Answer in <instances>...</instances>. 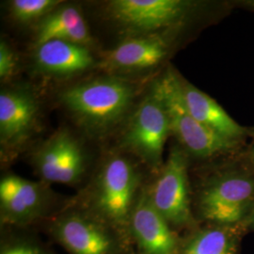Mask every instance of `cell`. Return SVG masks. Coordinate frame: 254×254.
Segmentation results:
<instances>
[{"label": "cell", "mask_w": 254, "mask_h": 254, "mask_svg": "<svg viewBox=\"0 0 254 254\" xmlns=\"http://www.w3.org/2000/svg\"><path fill=\"white\" fill-rule=\"evenodd\" d=\"M141 179L136 165L129 159L120 155L110 157L95 177L85 208L129 237L131 215L143 189Z\"/></svg>", "instance_id": "cell-1"}, {"label": "cell", "mask_w": 254, "mask_h": 254, "mask_svg": "<svg viewBox=\"0 0 254 254\" xmlns=\"http://www.w3.org/2000/svg\"><path fill=\"white\" fill-rule=\"evenodd\" d=\"M133 97L130 84L107 77L65 90L61 102L84 128L92 133H104L125 117Z\"/></svg>", "instance_id": "cell-2"}, {"label": "cell", "mask_w": 254, "mask_h": 254, "mask_svg": "<svg viewBox=\"0 0 254 254\" xmlns=\"http://www.w3.org/2000/svg\"><path fill=\"white\" fill-rule=\"evenodd\" d=\"M151 93L162 105L171 132L195 157H213L236 146V141L218 136L193 117L184 96L182 79L171 68L154 81Z\"/></svg>", "instance_id": "cell-3"}, {"label": "cell", "mask_w": 254, "mask_h": 254, "mask_svg": "<svg viewBox=\"0 0 254 254\" xmlns=\"http://www.w3.org/2000/svg\"><path fill=\"white\" fill-rule=\"evenodd\" d=\"M254 207V173L227 170L209 176L196 198L199 223H244Z\"/></svg>", "instance_id": "cell-4"}, {"label": "cell", "mask_w": 254, "mask_h": 254, "mask_svg": "<svg viewBox=\"0 0 254 254\" xmlns=\"http://www.w3.org/2000/svg\"><path fill=\"white\" fill-rule=\"evenodd\" d=\"M48 232L69 254H125L132 246L129 237L86 208L58 214Z\"/></svg>", "instance_id": "cell-5"}, {"label": "cell", "mask_w": 254, "mask_h": 254, "mask_svg": "<svg viewBox=\"0 0 254 254\" xmlns=\"http://www.w3.org/2000/svg\"><path fill=\"white\" fill-rule=\"evenodd\" d=\"M153 186L148 188L150 200L178 234L199 226L191 204L188 160L184 152L174 148L158 172Z\"/></svg>", "instance_id": "cell-6"}, {"label": "cell", "mask_w": 254, "mask_h": 254, "mask_svg": "<svg viewBox=\"0 0 254 254\" xmlns=\"http://www.w3.org/2000/svg\"><path fill=\"white\" fill-rule=\"evenodd\" d=\"M170 130L162 105L152 93L137 107L123 137V146L155 171L163 167V152Z\"/></svg>", "instance_id": "cell-7"}, {"label": "cell", "mask_w": 254, "mask_h": 254, "mask_svg": "<svg viewBox=\"0 0 254 254\" xmlns=\"http://www.w3.org/2000/svg\"><path fill=\"white\" fill-rule=\"evenodd\" d=\"M46 187L14 174L0 181V215L3 225L26 227L47 218L52 205Z\"/></svg>", "instance_id": "cell-8"}, {"label": "cell", "mask_w": 254, "mask_h": 254, "mask_svg": "<svg viewBox=\"0 0 254 254\" xmlns=\"http://www.w3.org/2000/svg\"><path fill=\"white\" fill-rule=\"evenodd\" d=\"M32 162L38 175L46 183L75 185L87 170L81 146L65 130L48 138L33 154Z\"/></svg>", "instance_id": "cell-9"}, {"label": "cell", "mask_w": 254, "mask_h": 254, "mask_svg": "<svg viewBox=\"0 0 254 254\" xmlns=\"http://www.w3.org/2000/svg\"><path fill=\"white\" fill-rule=\"evenodd\" d=\"M129 237L138 254H178L181 235L174 231L150 200L148 188L140 192L132 212Z\"/></svg>", "instance_id": "cell-10"}, {"label": "cell", "mask_w": 254, "mask_h": 254, "mask_svg": "<svg viewBox=\"0 0 254 254\" xmlns=\"http://www.w3.org/2000/svg\"><path fill=\"white\" fill-rule=\"evenodd\" d=\"M187 7L180 0H115L110 2L109 11L128 29L150 32L177 22Z\"/></svg>", "instance_id": "cell-11"}, {"label": "cell", "mask_w": 254, "mask_h": 254, "mask_svg": "<svg viewBox=\"0 0 254 254\" xmlns=\"http://www.w3.org/2000/svg\"><path fill=\"white\" fill-rule=\"evenodd\" d=\"M38 104L32 93L10 90L0 93V139L2 145L22 143L34 127Z\"/></svg>", "instance_id": "cell-12"}, {"label": "cell", "mask_w": 254, "mask_h": 254, "mask_svg": "<svg viewBox=\"0 0 254 254\" xmlns=\"http://www.w3.org/2000/svg\"><path fill=\"white\" fill-rule=\"evenodd\" d=\"M248 234L244 223H200L198 227L181 235L178 254H240L243 238Z\"/></svg>", "instance_id": "cell-13"}, {"label": "cell", "mask_w": 254, "mask_h": 254, "mask_svg": "<svg viewBox=\"0 0 254 254\" xmlns=\"http://www.w3.org/2000/svg\"><path fill=\"white\" fill-rule=\"evenodd\" d=\"M35 63L44 73L65 76L89 69L94 61L86 46L52 40L36 47Z\"/></svg>", "instance_id": "cell-14"}, {"label": "cell", "mask_w": 254, "mask_h": 254, "mask_svg": "<svg viewBox=\"0 0 254 254\" xmlns=\"http://www.w3.org/2000/svg\"><path fill=\"white\" fill-rule=\"evenodd\" d=\"M167 55V45L158 36L131 38L105 56V64L113 69L141 70L156 66Z\"/></svg>", "instance_id": "cell-15"}, {"label": "cell", "mask_w": 254, "mask_h": 254, "mask_svg": "<svg viewBox=\"0 0 254 254\" xmlns=\"http://www.w3.org/2000/svg\"><path fill=\"white\" fill-rule=\"evenodd\" d=\"M182 86L188 108L193 117L202 126L218 136L234 141L245 135V128L231 118L208 94L185 80H182Z\"/></svg>", "instance_id": "cell-16"}, {"label": "cell", "mask_w": 254, "mask_h": 254, "mask_svg": "<svg viewBox=\"0 0 254 254\" xmlns=\"http://www.w3.org/2000/svg\"><path fill=\"white\" fill-rule=\"evenodd\" d=\"M52 40H60L88 47L92 44L91 33L79 9L63 6L46 16L37 29L36 47Z\"/></svg>", "instance_id": "cell-17"}, {"label": "cell", "mask_w": 254, "mask_h": 254, "mask_svg": "<svg viewBox=\"0 0 254 254\" xmlns=\"http://www.w3.org/2000/svg\"><path fill=\"white\" fill-rule=\"evenodd\" d=\"M62 3L59 0H13L10 2L12 17L22 23L46 17Z\"/></svg>", "instance_id": "cell-18"}, {"label": "cell", "mask_w": 254, "mask_h": 254, "mask_svg": "<svg viewBox=\"0 0 254 254\" xmlns=\"http://www.w3.org/2000/svg\"><path fill=\"white\" fill-rule=\"evenodd\" d=\"M0 254H52L39 241L28 237H13L4 241Z\"/></svg>", "instance_id": "cell-19"}, {"label": "cell", "mask_w": 254, "mask_h": 254, "mask_svg": "<svg viewBox=\"0 0 254 254\" xmlns=\"http://www.w3.org/2000/svg\"><path fill=\"white\" fill-rule=\"evenodd\" d=\"M16 67V59L7 43H0V77L6 79L12 75Z\"/></svg>", "instance_id": "cell-20"}, {"label": "cell", "mask_w": 254, "mask_h": 254, "mask_svg": "<svg viewBox=\"0 0 254 254\" xmlns=\"http://www.w3.org/2000/svg\"><path fill=\"white\" fill-rule=\"evenodd\" d=\"M244 224H245L249 234L250 233H254V207L253 209V211L251 212L250 216L246 219Z\"/></svg>", "instance_id": "cell-21"}, {"label": "cell", "mask_w": 254, "mask_h": 254, "mask_svg": "<svg viewBox=\"0 0 254 254\" xmlns=\"http://www.w3.org/2000/svg\"><path fill=\"white\" fill-rule=\"evenodd\" d=\"M125 254H138L137 252L136 251V249L133 247V245L131 246L128 250H127V253Z\"/></svg>", "instance_id": "cell-22"}, {"label": "cell", "mask_w": 254, "mask_h": 254, "mask_svg": "<svg viewBox=\"0 0 254 254\" xmlns=\"http://www.w3.org/2000/svg\"></svg>", "instance_id": "cell-23"}]
</instances>
